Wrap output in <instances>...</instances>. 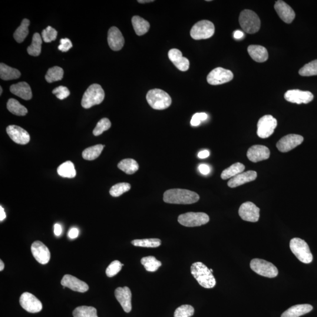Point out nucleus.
Segmentation results:
<instances>
[{
    "label": "nucleus",
    "instance_id": "obj_23",
    "mask_svg": "<svg viewBox=\"0 0 317 317\" xmlns=\"http://www.w3.org/2000/svg\"><path fill=\"white\" fill-rule=\"evenodd\" d=\"M168 57L178 69L186 71L189 68L190 62L188 59L183 57L182 53L177 49H171L168 52Z\"/></svg>",
    "mask_w": 317,
    "mask_h": 317
},
{
    "label": "nucleus",
    "instance_id": "obj_15",
    "mask_svg": "<svg viewBox=\"0 0 317 317\" xmlns=\"http://www.w3.org/2000/svg\"><path fill=\"white\" fill-rule=\"evenodd\" d=\"M285 98L287 101L297 104H309L314 99V95L311 92L303 91L300 90L287 91L285 94Z\"/></svg>",
    "mask_w": 317,
    "mask_h": 317
},
{
    "label": "nucleus",
    "instance_id": "obj_45",
    "mask_svg": "<svg viewBox=\"0 0 317 317\" xmlns=\"http://www.w3.org/2000/svg\"><path fill=\"white\" fill-rule=\"evenodd\" d=\"M124 266V264H122L120 261L115 260L107 267V270H106V275L108 277H114L120 272L122 266Z\"/></svg>",
    "mask_w": 317,
    "mask_h": 317
},
{
    "label": "nucleus",
    "instance_id": "obj_42",
    "mask_svg": "<svg viewBox=\"0 0 317 317\" xmlns=\"http://www.w3.org/2000/svg\"><path fill=\"white\" fill-rule=\"evenodd\" d=\"M131 186L128 183H120L111 187L110 193L112 196L119 197L131 189Z\"/></svg>",
    "mask_w": 317,
    "mask_h": 317
},
{
    "label": "nucleus",
    "instance_id": "obj_2",
    "mask_svg": "<svg viewBox=\"0 0 317 317\" xmlns=\"http://www.w3.org/2000/svg\"><path fill=\"white\" fill-rule=\"evenodd\" d=\"M190 270L191 275L201 287L205 289H212L216 286V279L212 273L203 263H194Z\"/></svg>",
    "mask_w": 317,
    "mask_h": 317
},
{
    "label": "nucleus",
    "instance_id": "obj_59",
    "mask_svg": "<svg viewBox=\"0 0 317 317\" xmlns=\"http://www.w3.org/2000/svg\"><path fill=\"white\" fill-rule=\"evenodd\" d=\"M210 270L211 271V272L212 273L213 272V269H210Z\"/></svg>",
    "mask_w": 317,
    "mask_h": 317
},
{
    "label": "nucleus",
    "instance_id": "obj_53",
    "mask_svg": "<svg viewBox=\"0 0 317 317\" xmlns=\"http://www.w3.org/2000/svg\"><path fill=\"white\" fill-rule=\"evenodd\" d=\"M234 38L236 39H241L244 37V32L240 30H236L234 32L233 34Z\"/></svg>",
    "mask_w": 317,
    "mask_h": 317
},
{
    "label": "nucleus",
    "instance_id": "obj_30",
    "mask_svg": "<svg viewBox=\"0 0 317 317\" xmlns=\"http://www.w3.org/2000/svg\"><path fill=\"white\" fill-rule=\"evenodd\" d=\"M245 169V166L242 163L237 162L232 165L223 171L221 177L223 180L232 179V177L237 176Z\"/></svg>",
    "mask_w": 317,
    "mask_h": 317
},
{
    "label": "nucleus",
    "instance_id": "obj_55",
    "mask_svg": "<svg viewBox=\"0 0 317 317\" xmlns=\"http://www.w3.org/2000/svg\"><path fill=\"white\" fill-rule=\"evenodd\" d=\"M6 218V214L4 211V208L1 206H0V221L2 222Z\"/></svg>",
    "mask_w": 317,
    "mask_h": 317
},
{
    "label": "nucleus",
    "instance_id": "obj_3",
    "mask_svg": "<svg viewBox=\"0 0 317 317\" xmlns=\"http://www.w3.org/2000/svg\"><path fill=\"white\" fill-rule=\"evenodd\" d=\"M147 100L151 107L156 110H166L171 104L170 95L160 89H154L149 91Z\"/></svg>",
    "mask_w": 317,
    "mask_h": 317
},
{
    "label": "nucleus",
    "instance_id": "obj_4",
    "mask_svg": "<svg viewBox=\"0 0 317 317\" xmlns=\"http://www.w3.org/2000/svg\"><path fill=\"white\" fill-rule=\"evenodd\" d=\"M104 98L105 92L101 86L97 84H92L85 91L82 97V107L85 109L90 108L101 104Z\"/></svg>",
    "mask_w": 317,
    "mask_h": 317
},
{
    "label": "nucleus",
    "instance_id": "obj_38",
    "mask_svg": "<svg viewBox=\"0 0 317 317\" xmlns=\"http://www.w3.org/2000/svg\"><path fill=\"white\" fill-rule=\"evenodd\" d=\"M74 317H98L97 309L93 307L80 306L73 312Z\"/></svg>",
    "mask_w": 317,
    "mask_h": 317
},
{
    "label": "nucleus",
    "instance_id": "obj_22",
    "mask_svg": "<svg viewBox=\"0 0 317 317\" xmlns=\"http://www.w3.org/2000/svg\"><path fill=\"white\" fill-rule=\"evenodd\" d=\"M108 42L112 50L118 51L123 48L125 39L122 32L116 26H112L109 29Z\"/></svg>",
    "mask_w": 317,
    "mask_h": 317
},
{
    "label": "nucleus",
    "instance_id": "obj_48",
    "mask_svg": "<svg viewBox=\"0 0 317 317\" xmlns=\"http://www.w3.org/2000/svg\"><path fill=\"white\" fill-rule=\"evenodd\" d=\"M207 115L206 113H196L191 118L190 124L191 126L197 127L201 124V122L206 121Z\"/></svg>",
    "mask_w": 317,
    "mask_h": 317
},
{
    "label": "nucleus",
    "instance_id": "obj_46",
    "mask_svg": "<svg viewBox=\"0 0 317 317\" xmlns=\"http://www.w3.org/2000/svg\"><path fill=\"white\" fill-rule=\"evenodd\" d=\"M57 34L58 32L56 29L51 27V26H48L47 28L42 31V37L45 42H51L55 40L57 37Z\"/></svg>",
    "mask_w": 317,
    "mask_h": 317
},
{
    "label": "nucleus",
    "instance_id": "obj_29",
    "mask_svg": "<svg viewBox=\"0 0 317 317\" xmlns=\"http://www.w3.org/2000/svg\"><path fill=\"white\" fill-rule=\"evenodd\" d=\"M21 72L18 69L9 67L4 64H0V77L2 80L9 81L20 77Z\"/></svg>",
    "mask_w": 317,
    "mask_h": 317
},
{
    "label": "nucleus",
    "instance_id": "obj_36",
    "mask_svg": "<svg viewBox=\"0 0 317 317\" xmlns=\"http://www.w3.org/2000/svg\"><path fill=\"white\" fill-rule=\"evenodd\" d=\"M105 147L104 145H97L87 149L82 153V157L85 160H93L100 156L102 151Z\"/></svg>",
    "mask_w": 317,
    "mask_h": 317
},
{
    "label": "nucleus",
    "instance_id": "obj_18",
    "mask_svg": "<svg viewBox=\"0 0 317 317\" xmlns=\"http://www.w3.org/2000/svg\"><path fill=\"white\" fill-rule=\"evenodd\" d=\"M270 155L269 149L263 146V145H253V147L249 149L247 153V158L254 163L268 159Z\"/></svg>",
    "mask_w": 317,
    "mask_h": 317
},
{
    "label": "nucleus",
    "instance_id": "obj_16",
    "mask_svg": "<svg viewBox=\"0 0 317 317\" xmlns=\"http://www.w3.org/2000/svg\"><path fill=\"white\" fill-rule=\"evenodd\" d=\"M31 252L33 256L39 263L46 264L50 260V252L48 247L40 241H36L32 243Z\"/></svg>",
    "mask_w": 317,
    "mask_h": 317
},
{
    "label": "nucleus",
    "instance_id": "obj_7",
    "mask_svg": "<svg viewBox=\"0 0 317 317\" xmlns=\"http://www.w3.org/2000/svg\"><path fill=\"white\" fill-rule=\"evenodd\" d=\"M250 266L253 272L259 275L268 278H275L278 276V269L273 264L267 261L254 259L251 261Z\"/></svg>",
    "mask_w": 317,
    "mask_h": 317
},
{
    "label": "nucleus",
    "instance_id": "obj_35",
    "mask_svg": "<svg viewBox=\"0 0 317 317\" xmlns=\"http://www.w3.org/2000/svg\"><path fill=\"white\" fill-rule=\"evenodd\" d=\"M42 40L41 35L38 33H35L32 37L31 45L27 48L29 55L37 57L41 52V45Z\"/></svg>",
    "mask_w": 317,
    "mask_h": 317
},
{
    "label": "nucleus",
    "instance_id": "obj_10",
    "mask_svg": "<svg viewBox=\"0 0 317 317\" xmlns=\"http://www.w3.org/2000/svg\"><path fill=\"white\" fill-rule=\"evenodd\" d=\"M277 126V121L272 115H267L261 118L257 123V134L262 139L269 138L272 135Z\"/></svg>",
    "mask_w": 317,
    "mask_h": 317
},
{
    "label": "nucleus",
    "instance_id": "obj_31",
    "mask_svg": "<svg viewBox=\"0 0 317 317\" xmlns=\"http://www.w3.org/2000/svg\"><path fill=\"white\" fill-rule=\"evenodd\" d=\"M119 169L128 174H134L139 169V164L136 160L132 158H125L118 164Z\"/></svg>",
    "mask_w": 317,
    "mask_h": 317
},
{
    "label": "nucleus",
    "instance_id": "obj_24",
    "mask_svg": "<svg viewBox=\"0 0 317 317\" xmlns=\"http://www.w3.org/2000/svg\"><path fill=\"white\" fill-rule=\"evenodd\" d=\"M257 176L256 171L249 170L242 172L234 176L228 181L227 184L231 188L237 187L241 185L256 180Z\"/></svg>",
    "mask_w": 317,
    "mask_h": 317
},
{
    "label": "nucleus",
    "instance_id": "obj_44",
    "mask_svg": "<svg viewBox=\"0 0 317 317\" xmlns=\"http://www.w3.org/2000/svg\"><path fill=\"white\" fill-rule=\"evenodd\" d=\"M111 127V122L108 118L102 119L98 122L97 126L93 131V134L95 136H99L104 132L107 131Z\"/></svg>",
    "mask_w": 317,
    "mask_h": 317
},
{
    "label": "nucleus",
    "instance_id": "obj_1",
    "mask_svg": "<svg viewBox=\"0 0 317 317\" xmlns=\"http://www.w3.org/2000/svg\"><path fill=\"white\" fill-rule=\"evenodd\" d=\"M199 199L197 193L185 189H170L163 194L164 202L170 204H190L197 202Z\"/></svg>",
    "mask_w": 317,
    "mask_h": 317
},
{
    "label": "nucleus",
    "instance_id": "obj_43",
    "mask_svg": "<svg viewBox=\"0 0 317 317\" xmlns=\"http://www.w3.org/2000/svg\"><path fill=\"white\" fill-rule=\"evenodd\" d=\"M194 310L192 306L190 305H183L175 310L174 317H190L193 316Z\"/></svg>",
    "mask_w": 317,
    "mask_h": 317
},
{
    "label": "nucleus",
    "instance_id": "obj_47",
    "mask_svg": "<svg viewBox=\"0 0 317 317\" xmlns=\"http://www.w3.org/2000/svg\"><path fill=\"white\" fill-rule=\"evenodd\" d=\"M52 93L55 94L56 97L60 100H64L70 95V92H69L68 89L64 87V86H59V87L55 88L52 91Z\"/></svg>",
    "mask_w": 317,
    "mask_h": 317
},
{
    "label": "nucleus",
    "instance_id": "obj_28",
    "mask_svg": "<svg viewBox=\"0 0 317 317\" xmlns=\"http://www.w3.org/2000/svg\"><path fill=\"white\" fill-rule=\"evenodd\" d=\"M132 23L135 32L139 36L146 34L150 28V23L140 16H133Z\"/></svg>",
    "mask_w": 317,
    "mask_h": 317
},
{
    "label": "nucleus",
    "instance_id": "obj_12",
    "mask_svg": "<svg viewBox=\"0 0 317 317\" xmlns=\"http://www.w3.org/2000/svg\"><path fill=\"white\" fill-rule=\"evenodd\" d=\"M303 141L304 138L301 135L289 134L280 139L276 147L281 153H288L301 145Z\"/></svg>",
    "mask_w": 317,
    "mask_h": 317
},
{
    "label": "nucleus",
    "instance_id": "obj_50",
    "mask_svg": "<svg viewBox=\"0 0 317 317\" xmlns=\"http://www.w3.org/2000/svg\"><path fill=\"white\" fill-rule=\"evenodd\" d=\"M79 235V230L77 228L73 227L69 231L68 236L71 239H74L77 238Z\"/></svg>",
    "mask_w": 317,
    "mask_h": 317
},
{
    "label": "nucleus",
    "instance_id": "obj_21",
    "mask_svg": "<svg viewBox=\"0 0 317 317\" xmlns=\"http://www.w3.org/2000/svg\"><path fill=\"white\" fill-rule=\"evenodd\" d=\"M275 9L280 18L287 24L292 23L296 17V13L293 9L282 0L276 2Z\"/></svg>",
    "mask_w": 317,
    "mask_h": 317
},
{
    "label": "nucleus",
    "instance_id": "obj_40",
    "mask_svg": "<svg viewBox=\"0 0 317 317\" xmlns=\"http://www.w3.org/2000/svg\"><path fill=\"white\" fill-rule=\"evenodd\" d=\"M131 243L135 246L156 248L161 245V240L158 239H140L133 240Z\"/></svg>",
    "mask_w": 317,
    "mask_h": 317
},
{
    "label": "nucleus",
    "instance_id": "obj_25",
    "mask_svg": "<svg viewBox=\"0 0 317 317\" xmlns=\"http://www.w3.org/2000/svg\"><path fill=\"white\" fill-rule=\"evenodd\" d=\"M10 91L12 94L26 101L30 100L32 97L30 86L25 82L12 85Z\"/></svg>",
    "mask_w": 317,
    "mask_h": 317
},
{
    "label": "nucleus",
    "instance_id": "obj_49",
    "mask_svg": "<svg viewBox=\"0 0 317 317\" xmlns=\"http://www.w3.org/2000/svg\"><path fill=\"white\" fill-rule=\"evenodd\" d=\"M72 47V44L70 39L68 38L61 39L60 45L58 46L59 50L62 52H67Z\"/></svg>",
    "mask_w": 317,
    "mask_h": 317
},
{
    "label": "nucleus",
    "instance_id": "obj_54",
    "mask_svg": "<svg viewBox=\"0 0 317 317\" xmlns=\"http://www.w3.org/2000/svg\"><path fill=\"white\" fill-rule=\"evenodd\" d=\"M210 156V153L207 150H204L200 152L198 154V157L200 158H205Z\"/></svg>",
    "mask_w": 317,
    "mask_h": 317
},
{
    "label": "nucleus",
    "instance_id": "obj_32",
    "mask_svg": "<svg viewBox=\"0 0 317 317\" xmlns=\"http://www.w3.org/2000/svg\"><path fill=\"white\" fill-rule=\"evenodd\" d=\"M6 108L11 113L17 116H25L28 113L27 109L15 99H9L6 104Z\"/></svg>",
    "mask_w": 317,
    "mask_h": 317
},
{
    "label": "nucleus",
    "instance_id": "obj_39",
    "mask_svg": "<svg viewBox=\"0 0 317 317\" xmlns=\"http://www.w3.org/2000/svg\"><path fill=\"white\" fill-rule=\"evenodd\" d=\"M64 76V70L61 67H54L49 68L45 75V79L48 83L61 81Z\"/></svg>",
    "mask_w": 317,
    "mask_h": 317
},
{
    "label": "nucleus",
    "instance_id": "obj_58",
    "mask_svg": "<svg viewBox=\"0 0 317 317\" xmlns=\"http://www.w3.org/2000/svg\"><path fill=\"white\" fill-rule=\"evenodd\" d=\"M0 91H1V92H0V95H1L2 93V89L1 87H0Z\"/></svg>",
    "mask_w": 317,
    "mask_h": 317
},
{
    "label": "nucleus",
    "instance_id": "obj_33",
    "mask_svg": "<svg viewBox=\"0 0 317 317\" xmlns=\"http://www.w3.org/2000/svg\"><path fill=\"white\" fill-rule=\"evenodd\" d=\"M58 174L59 176L65 178H74L76 176V170L74 164L71 161H67L58 167Z\"/></svg>",
    "mask_w": 317,
    "mask_h": 317
},
{
    "label": "nucleus",
    "instance_id": "obj_17",
    "mask_svg": "<svg viewBox=\"0 0 317 317\" xmlns=\"http://www.w3.org/2000/svg\"><path fill=\"white\" fill-rule=\"evenodd\" d=\"M6 131L9 138L16 144L26 145L30 141L28 132L16 125H9L6 128Z\"/></svg>",
    "mask_w": 317,
    "mask_h": 317
},
{
    "label": "nucleus",
    "instance_id": "obj_34",
    "mask_svg": "<svg viewBox=\"0 0 317 317\" xmlns=\"http://www.w3.org/2000/svg\"><path fill=\"white\" fill-rule=\"evenodd\" d=\"M30 24L29 19H23L20 26L16 29L14 34V38L15 40L18 42L21 43L24 41V39L27 37L29 33L28 26Z\"/></svg>",
    "mask_w": 317,
    "mask_h": 317
},
{
    "label": "nucleus",
    "instance_id": "obj_37",
    "mask_svg": "<svg viewBox=\"0 0 317 317\" xmlns=\"http://www.w3.org/2000/svg\"><path fill=\"white\" fill-rule=\"evenodd\" d=\"M141 264L149 272H155L161 266V263L154 256L143 257L141 259Z\"/></svg>",
    "mask_w": 317,
    "mask_h": 317
},
{
    "label": "nucleus",
    "instance_id": "obj_8",
    "mask_svg": "<svg viewBox=\"0 0 317 317\" xmlns=\"http://www.w3.org/2000/svg\"><path fill=\"white\" fill-rule=\"evenodd\" d=\"M215 27L213 22L208 20H201L196 23L191 28L190 35L196 40L210 38L214 34Z\"/></svg>",
    "mask_w": 317,
    "mask_h": 317
},
{
    "label": "nucleus",
    "instance_id": "obj_27",
    "mask_svg": "<svg viewBox=\"0 0 317 317\" xmlns=\"http://www.w3.org/2000/svg\"><path fill=\"white\" fill-rule=\"evenodd\" d=\"M313 309V306L310 305H296L287 310L281 317H300L311 312Z\"/></svg>",
    "mask_w": 317,
    "mask_h": 317
},
{
    "label": "nucleus",
    "instance_id": "obj_5",
    "mask_svg": "<svg viewBox=\"0 0 317 317\" xmlns=\"http://www.w3.org/2000/svg\"><path fill=\"white\" fill-rule=\"evenodd\" d=\"M239 23L243 31L248 34H254L260 28L261 21L259 16L250 9H244L241 12Z\"/></svg>",
    "mask_w": 317,
    "mask_h": 317
},
{
    "label": "nucleus",
    "instance_id": "obj_11",
    "mask_svg": "<svg viewBox=\"0 0 317 317\" xmlns=\"http://www.w3.org/2000/svg\"><path fill=\"white\" fill-rule=\"evenodd\" d=\"M234 75L229 69L218 67L211 71L207 75L208 83L212 85H217L227 83L232 80Z\"/></svg>",
    "mask_w": 317,
    "mask_h": 317
},
{
    "label": "nucleus",
    "instance_id": "obj_41",
    "mask_svg": "<svg viewBox=\"0 0 317 317\" xmlns=\"http://www.w3.org/2000/svg\"><path fill=\"white\" fill-rule=\"evenodd\" d=\"M299 74L303 77L317 75V59L309 62L300 68Z\"/></svg>",
    "mask_w": 317,
    "mask_h": 317
},
{
    "label": "nucleus",
    "instance_id": "obj_19",
    "mask_svg": "<svg viewBox=\"0 0 317 317\" xmlns=\"http://www.w3.org/2000/svg\"><path fill=\"white\" fill-rule=\"evenodd\" d=\"M61 285L64 287L79 293L87 292L89 290V286L83 281L79 280L73 276L65 275L61 280Z\"/></svg>",
    "mask_w": 317,
    "mask_h": 317
},
{
    "label": "nucleus",
    "instance_id": "obj_56",
    "mask_svg": "<svg viewBox=\"0 0 317 317\" xmlns=\"http://www.w3.org/2000/svg\"><path fill=\"white\" fill-rule=\"evenodd\" d=\"M4 269V264L2 262V261L0 260V271L2 272L3 270Z\"/></svg>",
    "mask_w": 317,
    "mask_h": 317
},
{
    "label": "nucleus",
    "instance_id": "obj_6",
    "mask_svg": "<svg viewBox=\"0 0 317 317\" xmlns=\"http://www.w3.org/2000/svg\"><path fill=\"white\" fill-rule=\"evenodd\" d=\"M291 250L300 262L309 264L313 260V254L310 247L305 240L300 238H293L290 242Z\"/></svg>",
    "mask_w": 317,
    "mask_h": 317
},
{
    "label": "nucleus",
    "instance_id": "obj_20",
    "mask_svg": "<svg viewBox=\"0 0 317 317\" xmlns=\"http://www.w3.org/2000/svg\"><path fill=\"white\" fill-rule=\"evenodd\" d=\"M115 296L124 312L130 313L132 310L131 290L128 287H118L115 291Z\"/></svg>",
    "mask_w": 317,
    "mask_h": 317
},
{
    "label": "nucleus",
    "instance_id": "obj_14",
    "mask_svg": "<svg viewBox=\"0 0 317 317\" xmlns=\"http://www.w3.org/2000/svg\"><path fill=\"white\" fill-rule=\"evenodd\" d=\"M20 305L26 310L30 313H37L40 312L42 309V303L39 300L29 293H24L19 299Z\"/></svg>",
    "mask_w": 317,
    "mask_h": 317
},
{
    "label": "nucleus",
    "instance_id": "obj_51",
    "mask_svg": "<svg viewBox=\"0 0 317 317\" xmlns=\"http://www.w3.org/2000/svg\"><path fill=\"white\" fill-rule=\"evenodd\" d=\"M199 170L201 174L207 175L210 173V169L209 166L206 164H201L199 166Z\"/></svg>",
    "mask_w": 317,
    "mask_h": 317
},
{
    "label": "nucleus",
    "instance_id": "obj_26",
    "mask_svg": "<svg viewBox=\"0 0 317 317\" xmlns=\"http://www.w3.org/2000/svg\"><path fill=\"white\" fill-rule=\"evenodd\" d=\"M251 58L257 62H265L269 58L268 51L265 47L259 45H251L247 48Z\"/></svg>",
    "mask_w": 317,
    "mask_h": 317
},
{
    "label": "nucleus",
    "instance_id": "obj_9",
    "mask_svg": "<svg viewBox=\"0 0 317 317\" xmlns=\"http://www.w3.org/2000/svg\"><path fill=\"white\" fill-rule=\"evenodd\" d=\"M209 217L207 214L201 212H189L180 214L178 222L186 227H197L204 225L209 222Z\"/></svg>",
    "mask_w": 317,
    "mask_h": 317
},
{
    "label": "nucleus",
    "instance_id": "obj_52",
    "mask_svg": "<svg viewBox=\"0 0 317 317\" xmlns=\"http://www.w3.org/2000/svg\"><path fill=\"white\" fill-rule=\"evenodd\" d=\"M54 232L56 236H61V234H62V229L60 224L58 223H56L55 224Z\"/></svg>",
    "mask_w": 317,
    "mask_h": 317
},
{
    "label": "nucleus",
    "instance_id": "obj_57",
    "mask_svg": "<svg viewBox=\"0 0 317 317\" xmlns=\"http://www.w3.org/2000/svg\"><path fill=\"white\" fill-rule=\"evenodd\" d=\"M140 3H147V2H154V0H139L138 1Z\"/></svg>",
    "mask_w": 317,
    "mask_h": 317
},
{
    "label": "nucleus",
    "instance_id": "obj_13",
    "mask_svg": "<svg viewBox=\"0 0 317 317\" xmlns=\"http://www.w3.org/2000/svg\"><path fill=\"white\" fill-rule=\"evenodd\" d=\"M239 214L242 219L249 222H258L260 217V209L255 204L247 201L240 206Z\"/></svg>",
    "mask_w": 317,
    "mask_h": 317
}]
</instances>
